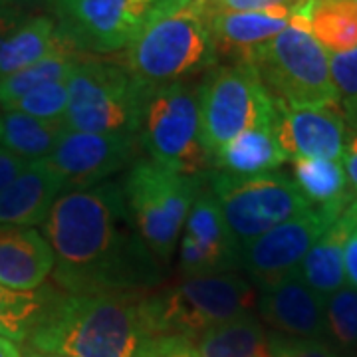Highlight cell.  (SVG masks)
Masks as SVG:
<instances>
[{
    "label": "cell",
    "mask_w": 357,
    "mask_h": 357,
    "mask_svg": "<svg viewBox=\"0 0 357 357\" xmlns=\"http://www.w3.org/2000/svg\"><path fill=\"white\" fill-rule=\"evenodd\" d=\"M326 333L342 347H357V290L344 286L326 298Z\"/></svg>",
    "instance_id": "f1b7e54d"
},
{
    "label": "cell",
    "mask_w": 357,
    "mask_h": 357,
    "mask_svg": "<svg viewBox=\"0 0 357 357\" xmlns=\"http://www.w3.org/2000/svg\"><path fill=\"white\" fill-rule=\"evenodd\" d=\"M292 8L294 6H274L256 13H229L206 8L208 28L217 52L232 56L236 62H244L258 46L276 38L288 28L292 20Z\"/></svg>",
    "instance_id": "ac0fdd59"
},
{
    "label": "cell",
    "mask_w": 357,
    "mask_h": 357,
    "mask_svg": "<svg viewBox=\"0 0 357 357\" xmlns=\"http://www.w3.org/2000/svg\"><path fill=\"white\" fill-rule=\"evenodd\" d=\"M354 2H356V4H357V0H354Z\"/></svg>",
    "instance_id": "7bdbcfd3"
},
{
    "label": "cell",
    "mask_w": 357,
    "mask_h": 357,
    "mask_svg": "<svg viewBox=\"0 0 357 357\" xmlns=\"http://www.w3.org/2000/svg\"><path fill=\"white\" fill-rule=\"evenodd\" d=\"M133 153V133H82L66 129L46 161L64 178L66 189H86L121 171Z\"/></svg>",
    "instance_id": "4fadbf2b"
},
{
    "label": "cell",
    "mask_w": 357,
    "mask_h": 357,
    "mask_svg": "<svg viewBox=\"0 0 357 357\" xmlns=\"http://www.w3.org/2000/svg\"><path fill=\"white\" fill-rule=\"evenodd\" d=\"M276 102L286 107H340L330 54L292 13L288 28L258 46L246 60Z\"/></svg>",
    "instance_id": "277c9868"
},
{
    "label": "cell",
    "mask_w": 357,
    "mask_h": 357,
    "mask_svg": "<svg viewBox=\"0 0 357 357\" xmlns=\"http://www.w3.org/2000/svg\"><path fill=\"white\" fill-rule=\"evenodd\" d=\"M272 345L278 357H340L332 345L321 340H300L288 335H272Z\"/></svg>",
    "instance_id": "1f68e13d"
},
{
    "label": "cell",
    "mask_w": 357,
    "mask_h": 357,
    "mask_svg": "<svg viewBox=\"0 0 357 357\" xmlns=\"http://www.w3.org/2000/svg\"><path fill=\"white\" fill-rule=\"evenodd\" d=\"M157 335L151 292L58 294L28 342L46 356L141 357Z\"/></svg>",
    "instance_id": "7a4b0ae2"
},
{
    "label": "cell",
    "mask_w": 357,
    "mask_h": 357,
    "mask_svg": "<svg viewBox=\"0 0 357 357\" xmlns=\"http://www.w3.org/2000/svg\"><path fill=\"white\" fill-rule=\"evenodd\" d=\"M42 0H0V8H6V10H20L26 13L30 8H36Z\"/></svg>",
    "instance_id": "f35d334b"
},
{
    "label": "cell",
    "mask_w": 357,
    "mask_h": 357,
    "mask_svg": "<svg viewBox=\"0 0 357 357\" xmlns=\"http://www.w3.org/2000/svg\"><path fill=\"white\" fill-rule=\"evenodd\" d=\"M345 208L316 206L302 217L268 230L266 234L241 248L238 268H243L248 280L264 292L288 274L300 270V264L310 248L318 243L319 236L330 229V225Z\"/></svg>",
    "instance_id": "7c38bea8"
},
{
    "label": "cell",
    "mask_w": 357,
    "mask_h": 357,
    "mask_svg": "<svg viewBox=\"0 0 357 357\" xmlns=\"http://www.w3.org/2000/svg\"><path fill=\"white\" fill-rule=\"evenodd\" d=\"M256 306L280 335L319 340L326 333V298L307 286L300 270L264 290Z\"/></svg>",
    "instance_id": "2e32d148"
},
{
    "label": "cell",
    "mask_w": 357,
    "mask_h": 357,
    "mask_svg": "<svg viewBox=\"0 0 357 357\" xmlns=\"http://www.w3.org/2000/svg\"><path fill=\"white\" fill-rule=\"evenodd\" d=\"M70 44L50 16H28L0 40V79L36 64Z\"/></svg>",
    "instance_id": "44dd1931"
},
{
    "label": "cell",
    "mask_w": 357,
    "mask_h": 357,
    "mask_svg": "<svg viewBox=\"0 0 357 357\" xmlns=\"http://www.w3.org/2000/svg\"><path fill=\"white\" fill-rule=\"evenodd\" d=\"M82 56L84 54L77 52L72 44H66L36 64L28 66L13 76L2 77L0 79V109L4 112L14 102L24 98L26 93H30L32 89L40 88L44 84L70 79Z\"/></svg>",
    "instance_id": "4316f807"
},
{
    "label": "cell",
    "mask_w": 357,
    "mask_h": 357,
    "mask_svg": "<svg viewBox=\"0 0 357 357\" xmlns=\"http://www.w3.org/2000/svg\"><path fill=\"white\" fill-rule=\"evenodd\" d=\"M294 183L307 203L318 208H345L354 201L347 192V175L342 161L294 159Z\"/></svg>",
    "instance_id": "484cf974"
},
{
    "label": "cell",
    "mask_w": 357,
    "mask_h": 357,
    "mask_svg": "<svg viewBox=\"0 0 357 357\" xmlns=\"http://www.w3.org/2000/svg\"><path fill=\"white\" fill-rule=\"evenodd\" d=\"M192 0H68L58 26L77 52L115 54L128 50L157 20L178 13Z\"/></svg>",
    "instance_id": "8fae6325"
},
{
    "label": "cell",
    "mask_w": 357,
    "mask_h": 357,
    "mask_svg": "<svg viewBox=\"0 0 357 357\" xmlns=\"http://www.w3.org/2000/svg\"><path fill=\"white\" fill-rule=\"evenodd\" d=\"M217 60L203 0L157 20L126 50V68L145 89L185 82L217 68Z\"/></svg>",
    "instance_id": "3957f363"
},
{
    "label": "cell",
    "mask_w": 357,
    "mask_h": 357,
    "mask_svg": "<svg viewBox=\"0 0 357 357\" xmlns=\"http://www.w3.org/2000/svg\"><path fill=\"white\" fill-rule=\"evenodd\" d=\"M292 13L328 54L357 48V4L354 0H300Z\"/></svg>",
    "instance_id": "7402d4cb"
},
{
    "label": "cell",
    "mask_w": 357,
    "mask_h": 357,
    "mask_svg": "<svg viewBox=\"0 0 357 357\" xmlns=\"http://www.w3.org/2000/svg\"><path fill=\"white\" fill-rule=\"evenodd\" d=\"M195 345L201 357H278L272 335L252 314L204 332Z\"/></svg>",
    "instance_id": "cb8c5ba5"
},
{
    "label": "cell",
    "mask_w": 357,
    "mask_h": 357,
    "mask_svg": "<svg viewBox=\"0 0 357 357\" xmlns=\"http://www.w3.org/2000/svg\"><path fill=\"white\" fill-rule=\"evenodd\" d=\"M258 288L234 272L187 276L161 294H151L155 326L161 335L199 340L204 332L252 314Z\"/></svg>",
    "instance_id": "8992f818"
},
{
    "label": "cell",
    "mask_w": 357,
    "mask_h": 357,
    "mask_svg": "<svg viewBox=\"0 0 357 357\" xmlns=\"http://www.w3.org/2000/svg\"><path fill=\"white\" fill-rule=\"evenodd\" d=\"M50 243L30 227H0V286L38 290L54 270Z\"/></svg>",
    "instance_id": "d6986e66"
},
{
    "label": "cell",
    "mask_w": 357,
    "mask_h": 357,
    "mask_svg": "<svg viewBox=\"0 0 357 357\" xmlns=\"http://www.w3.org/2000/svg\"><path fill=\"white\" fill-rule=\"evenodd\" d=\"M28 165L30 163L26 159L14 155L13 151H8L4 147H0V192L4 191Z\"/></svg>",
    "instance_id": "e575fe53"
},
{
    "label": "cell",
    "mask_w": 357,
    "mask_h": 357,
    "mask_svg": "<svg viewBox=\"0 0 357 357\" xmlns=\"http://www.w3.org/2000/svg\"><path fill=\"white\" fill-rule=\"evenodd\" d=\"M145 96L126 66L82 56L68 79L62 123L68 131L137 135Z\"/></svg>",
    "instance_id": "52a82bcc"
},
{
    "label": "cell",
    "mask_w": 357,
    "mask_h": 357,
    "mask_svg": "<svg viewBox=\"0 0 357 357\" xmlns=\"http://www.w3.org/2000/svg\"><path fill=\"white\" fill-rule=\"evenodd\" d=\"M206 177L230 234L241 248L268 230L316 208L292 178L278 173L238 177L218 171Z\"/></svg>",
    "instance_id": "30bf717a"
},
{
    "label": "cell",
    "mask_w": 357,
    "mask_h": 357,
    "mask_svg": "<svg viewBox=\"0 0 357 357\" xmlns=\"http://www.w3.org/2000/svg\"><path fill=\"white\" fill-rule=\"evenodd\" d=\"M62 121H42L20 112H2L0 143L28 163L46 159L64 133Z\"/></svg>",
    "instance_id": "d4e9b609"
},
{
    "label": "cell",
    "mask_w": 357,
    "mask_h": 357,
    "mask_svg": "<svg viewBox=\"0 0 357 357\" xmlns=\"http://www.w3.org/2000/svg\"><path fill=\"white\" fill-rule=\"evenodd\" d=\"M330 70L340 105H344L351 119H357V48L344 54H330Z\"/></svg>",
    "instance_id": "4dcf8cb0"
},
{
    "label": "cell",
    "mask_w": 357,
    "mask_h": 357,
    "mask_svg": "<svg viewBox=\"0 0 357 357\" xmlns=\"http://www.w3.org/2000/svg\"><path fill=\"white\" fill-rule=\"evenodd\" d=\"M241 264V246L232 238L215 195L199 192L185 222L178 268L187 276L225 274Z\"/></svg>",
    "instance_id": "5bb4252c"
},
{
    "label": "cell",
    "mask_w": 357,
    "mask_h": 357,
    "mask_svg": "<svg viewBox=\"0 0 357 357\" xmlns=\"http://www.w3.org/2000/svg\"><path fill=\"white\" fill-rule=\"evenodd\" d=\"M300 0H204L208 10H229V13H256L274 6H296Z\"/></svg>",
    "instance_id": "836d02e7"
},
{
    "label": "cell",
    "mask_w": 357,
    "mask_h": 357,
    "mask_svg": "<svg viewBox=\"0 0 357 357\" xmlns=\"http://www.w3.org/2000/svg\"><path fill=\"white\" fill-rule=\"evenodd\" d=\"M201 143L213 159L227 143L255 128H274L278 102L246 62L218 66L199 86Z\"/></svg>",
    "instance_id": "9c48e42d"
},
{
    "label": "cell",
    "mask_w": 357,
    "mask_h": 357,
    "mask_svg": "<svg viewBox=\"0 0 357 357\" xmlns=\"http://www.w3.org/2000/svg\"><path fill=\"white\" fill-rule=\"evenodd\" d=\"M66 107H68V79H60L32 89L4 112H20L42 121H62Z\"/></svg>",
    "instance_id": "f546056e"
},
{
    "label": "cell",
    "mask_w": 357,
    "mask_h": 357,
    "mask_svg": "<svg viewBox=\"0 0 357 357\" xmlns=\"http://www.w3.org/2000/svg\"><path fill=\"white\" fill-rule=\"evenodd\" d=\"M42 227L62 292H149L161 280L159 260L141 241L117 183L66 189Z\"/></svg>",
    "instance_id": "6da1fadb"
},
{
    "label": "cell",
    "mask_w": 357,
    "mask_h": 357,
    "mask_svg": "<svg viewBox=\"0 0 357 357\" xmlns=\"http://www.w3.org/2000/svg\"><path fill=\"white\" fill-rule=\"evenodd\" d=\"M342 163H344L345 175H347V183L351 187V197L357 199V135H354L349 143L345 145Z\"/></svg>",
    "instance_id": "d590c367"
},
{
    "label": "cell",
    "mask_w": 357,
    "mask_h": 357,
    "mask_svg": "<svg viewBox=\"0 0 357 357\" xmlns=\"http://www.w3.org/2000/svg\"><path fill=\"white\" fill-rule=\"evenodd\" d=\"M288 157L280 149L274 129L255 128L241 133L213 155L211 165L238 177L264 175L282 165Z\"/></svg>",
    "instance_id": "603a6c76"
},
{
    "label": "cell",
    "mask_w": 357,
    "mask_h": 357,
    "mask_svg": "<svg viewBox=\"0 0 357 357\" xmlns=\"http://www.w3.org/2000/svg\"><path fill=\"white\" fill-rule=\"evenodd\" d=\"M204 177V173L181 175L153 161H137L129 169L121 185L129 217L159 262L167 264L175 252Z\"/></svg>",
    "instance_id": "5b68a950"
},
{
    "label": "cell",
    "mask_w": 357,
    "mask_h": 357,
    "mask_svg": "<svg viewBox=\"0 0 357 357\" xmlns=\"http://www.w3.org/2000/svg\"><path fill=\"white\" fill-rule=\"evenodd\" d=\"M141 357H201L197 345L181 335H157Z\"/></svg>",
    "instance_id": "d6a6232c"
},
{
    "label": "cell",
    "mask_w": 357,
    "mask_h": 357,
    "mask_svg": "<svg viewBox=\"0 0 357 357\" xmlns=\"http://www.w3.org/2000/svg\"><path fill=\"white\" fill-rule=\"evenodd\" d=\"M26 18H28V14L26 13L0 8V40L4 38L10 30H14V28L20 24L22 20H26Z\"/></svg>",
    "instance_id": "74e56055"
},
{
    "label": "cell",
    "mask_w": 357,
    "mask_h": 357,
    "mask_svg": "<svg viewBox=\"0 0 357 357\" xmlns=\"http://www.w3.org/2000/svg\"><path fill=\"white\" fill-rule=\"evenodd\" d=\"M137 135L153 163L181 175H201L211 165L201 143L199 86L189 82L147 89Z\"/></svg>",
    "instance_id": "ba28073f"
},
{
    "label": "cell",
    "mask_w": 357,
    "mask_h": 357,
    "mask_svg": "<svg viewBox=\"0 0 357 357\" xmlns=\"http://www.w3.org/2000/svg\"><path fill=\"white\" fill-rule=\"evenodd\" d=\"M58 294L60 292L54 286H44L30 292L0 286V337L10 342L28 340Z\"/></svg>",
    "instance_id": "83f0119b"
},
{
    "label": "cell",
    "mask_w": 357,
    "mask_h": 357,
    "mask_svg": "<svg viewBox=\"0 0 357 357\" xmlns=\"http://www.w3.org/2000/svg\"><path fill=\"white\" fill-rule=\"evenodd\" d=\"M272 129L288 159H344L347 143L340 107H286L278 102Z\"/></svg>",
    "instance_id": "9a60e30c"
},
{
    "label": "cell",
    "mask_w": 357,
    "mask_h": 357,
    "mask_svg": "<svg viewBox=\"0 0 357 357\" xmlns=\"http://www.w3.org/2000/svg\"><path fill=\"white\" fill-rule=\"evenodd\" d=\"M44 2H48V4H52V6L56 8V13H58V10H60V8L64 6L68 0H44Z\"/></svg>",
    "instance_id": "60d3db41"
},
{
    "label": "cell",
    "mask_w": 357,
    "mask_h": 357,
    "mask_svg": "<svg viewBox=\"0 0 357 357\" xmlns=\"http://www.w3.org/2000/svg\"><path fill=\"white\" fill-rule=\"evenodd\" d=\"M64 191V178L46 159L32 161L0 192V227L44 225L52 204Z\"/></svg>",
    "instance_id": "e0dca14e"
},
{
    "label": "cell",
    "mask_w": 357,
    "mask_h": 357,
    "mask_svg": "<svg viewBox=\"0 0 357 357\" xmlns=\"http://www.w3.org/2000/svg\"><path fill=\"white\" fill-rule=\"evenodd\" d=\"M357 229V199L345 208L310 248V252L300 264V274L307 286L328 298L345 284L344 252L347 238Z\"/></svg>",
    "instance_id": "ffe728a7"
},
{
    "label": "cell",
    "mask_w": 357,
    "mask_h": 357,
    "mask_svg": "<svg viewBox=\"0 0 357 357\" xmlns=\"http://www.w3.org/2000/svg\"><path fill=\"white\" fill-rule=\"evenodd\" d=\"M30 357H58V356H46V354H34V356Z\"/></svg>",
    "instance_id": "b9f144b4"
},
{
    "label": "cell",
    "mask_w": 357,
    "mask_h": 357,
    "mask_svg": "<svg viewBox=\"0 0 357 357\" xmlns=\"http://www.w3.org/2000/svg\"><path fill=\"white\" fill-rule=\"evenodd\" d=\"M344 266H345V280L349 282L351 288L357 290V229L351 232L347 238L344 252Z\"/></svg>",
    "instance_id": "8d00e7d4"
},
{
    "label": "cell",
    "mask_w": 357,
    "mask_h": 357,
    "mask_svg": "<svg viewBox=\"0 0 357 357\" xmlns=\"http://www.w3.org/2000/svg\"><path fill=\"white\" fill-rule=\"evenodd\" d=\"M0 357H22L20 349L10 340L0 337Z\"/></svg>",
    "instance_id": "ab89813d"
}]
</instances>
